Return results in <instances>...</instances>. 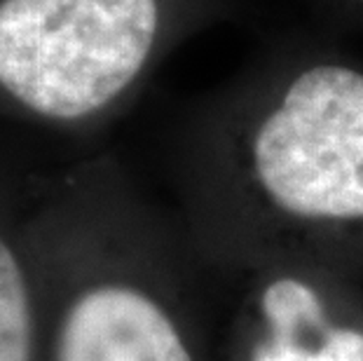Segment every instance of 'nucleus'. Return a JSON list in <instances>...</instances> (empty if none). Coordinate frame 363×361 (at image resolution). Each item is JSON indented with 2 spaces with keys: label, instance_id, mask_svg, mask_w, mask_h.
Listing matches in <instances>:
<instances>
[{
  "label": "nucleus",
  "instance_id": "f257e3e1",
  "mask_svg": "<svg viewBox=\"0 0 363 361\" xmlns=\"http://www.w3.org/2000/svg\"><path fill=\"white\" fill-rule=\"evenodd\" d=\"M174 174L208 272L303 263L363 282V64L314 45L260 59L185 120Z\"/></svg>",
  "mask_w": 363,
  "mask_h": 361
},
{
  "label": "nucleus",
  "instance_id": "f03ea898",
  "mask_svg": "<svg viewBox=\"0 0 363 361\" xmlns=\"http://www.w3.org/2000/svg\"><path fill=\"white\" fill-rule=\"evenodd\" d=\"M24 233L43 361H216L211 277L113 155L30 172Z\"/></svg>",
  "mask_w": 363,
  "mask_h": 361
},
{
  "label": "nucleus",
  "instance_id": "7ed1b4c3",
  "mask_svg": "<svg viewBox=\"0 0 363 361\" xmlns=\"http://www.w3.org/2000/svg\"><path fill=\"white\" fill-rule=\"evenodd\" d=\"M228 0H0V115L68 136L108 127Z\"/></svg>",
  "mask_w": 363,
  "mask_h": 361
},
{
  "label": "nucleus",
  "instance_id": "20e7f679",
  "mask_svg": "<svg viewBox=\"0 0 363 361\" xmlns=\"http://www.w3.org/2000/svg\"><path fill=\"white\" fill-rule=\"evenodd\" d=\"M208 274L230 303L216 361H363V282L303 263Z\"/></svg>",
  "mask_w": 363,
  "mask_h": 361
},
{
  "label": "nucleus",
  "instance_id": "39448f33",
  "mask_svg": "<svg viewBox=\"0 0 363 361\" xmlns=\"http://www.w3.org/2000/svg\"><path fill=\"white\" fill-rule=\"evenodd\" d=\"M28 174L0 150V361H43L40 305L24 233Z\"/></svg>",
  "mask_w": 363,
  "mask_h": 361
},
{
  "label": "nucleus",
  "instance_id": "423d86ee",
  "mask_svg": "<svg viewBox=\"0 0 363 361\" xmlns=\"http://www.w3.org/2000/svg\"><path fill=\"white\" fill-rule=\"evenodd\" d=\"M333 3L342 7V10L357 14V17L363 19V0H333Z\"/></svg>",
  "mask_w": 363,
  "mask_h": 361
}]
</instances>
